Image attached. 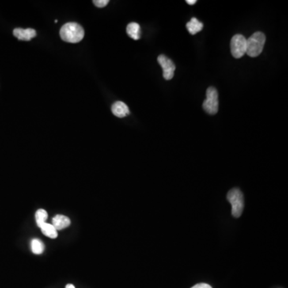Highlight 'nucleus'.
<instances>
[{
  "mask_svg": "<svg viewBox=\"0 0 288 288\" xmlns=\"http://www.w3.org/2000/svg\"><path fill=\"white\" fill-rule=\"evenodd\" d=\"M59 34L63 41L77 43L84 39V30L77 23H67L61 28Z\"/></svg>",
  "mask_w": 288,
  "mask_h": 288,
  "instance_id": "1",
  "label": "nucleus"
},
{
  "mask_svg": "<svg viewBox=\"0 0 288 288\" xmlns=\"http://www.w3.org/2000/svg\"><path fill=\"white\" fill-rule=\"evenodd\" d=\"M266 42V36L263 32H255L247 39L246 54L250 57H257L263 51Z\"/></svg>",
  "mask_w": 288,
  "mask_h": 288,
  "instance_id": "2",
  "label": "nucleus"
},
{
  "mask_svg": "<svg viewBox=\"0 0 288 288\" xmlns=\"http://www.w3.org/2000/svg\"><path fill=\"white\" fill-rule=\"evenodd\" d=\"M227 198L232 206V215L236 218H239L241 216L244 208V199L243 193L240 189L233 188L228 192Z\"/></svg>",
  "mask_w": 288,
  "mask_h": 288,
  "instance_id": "3",
  "label": "nucleus"
},
{
  "mask_svg": "<svg viewBox=\"0 0 288 288\" xmlns=\"http://www.w3.org/2000/svg\"><path fill=\"white\" fill-rule=\"evenodd\" d=\"M206 98L202 103V108L209 115H215L219 110V95L215 88L210 87L206 90Z\"/></svg>",
  "mask_w": 288,
  "mask_h": 288,
  "instance_id": "4",
  "label": "nucleus"
},
{
  "mask_svg": "<svg viewBox=\"0 0 288 288\" xmlns=\"http://www.w3.org/2000/svg\"><path fill=\"white\" fill-rule=\"evenodd\" d=\"M231 51L234 58H240L244 56L247 51V39L244 35H234L231 40Z\"/></svg>",
  "mask_w": 288,
  "mask_h": 288,
  "instance_id": "5",
  "label": "nucleus"
},
{
  "mask_svg": "<svg viewBox=\"0 0 288 288\" xmlns=\"http://www.w3.org/2000/svg\"><path fill=\"white\" fill-rule=\"evenodd\" d=\"M158 62L163 69V76L166 80H171L175 74V65L172 59H170L164 55L158 57Z\"/></svg>",
  "mask_w": 288,
  "mask_h": 288,
  "instance_id": "6",
  "label": "nucleus"
},
{
  "mask_svg": "<svg viewBox=\"0 0 288 288\" xmlns=\"http://www.w3.org/2000/svg\"><path fill=\"white\" fill-rule=\"evenodd\" d=\"M15 36L20 40L23 41H30L36 36V31L32 28L23 29V28H16L13 31Z\"/></svg>",
  "mask_w": 288,
  "mask_h": 288,
  "instance_id": "7",
  "label": "nucleus"
},
{
  "mask_svg": "<svg viewBox=\"0 0 288 288\" xmlns=\"http://www.w3.org/2000/svg\"><path fill=\"white\" fill-rule=\"evenodd\" d=\"M112 113L118 118H124L130 114L128 107L123 102L117 101L111 107Z\"/></svg>",
  "mask_w": 288,
  "mask_h": 288,
  "instance_id": "8",
  "label": "nucleus"
},
{
  "mask_svg": "<svg viewBox=\"0 0 288 288\" xmlns=\"http://www.w3.org/2000/svg\"><path fill=\"white\" fill-rule=\"evenodd\" d=\"M70 219L62 214H57L52 219V225L56 231L62 230L70 226Z\"/></svg>",
  "mask_w": 288,
  "mask_h": 288,
  "instance_id": "9",
  "label": "nucleus"
},
{
  "mask_svg": "<svg viewBox=\"0 0 288 288\" xmlns=\"http://www.w3.org/2000/svg\"><path fill=\"white\" fill-rule=\"evenodd\" d=\"M202 28H203L202 23H201L195 17L192 18L187 24V31H188L189 33L192 35L199 33V31H202Z\"/></svg>",
  "mask_w": 288,
  "mask_h": 288,
  "instance_id": "10",
  "label": "nucleus"
},
{
  "mask_svg": "<svg viewBox=\"0 0 288 288\" xmlns=\"http://www.w3.org/2000/svg\"><path fill=\"white\" fill-rule=\"evenodd\" d=\"M127 33L129 37L138 40L140 39V26L137 23H130L127 27Z\"/></svg>",
  "mask_w": 288,
  "mask_h": 288,
  "instance_id": "11",
  "label": "nucleus"
},
{
  "mask_svg": "<svg viewBox=\"0 0 288 288\" xmlns=\"http://www.w3.org/2000/svg\"><path fill=\"white\" fill-rule=\"evenodd\" d=\"M39 228L41 229L43 235L47 236V237L51 238V239H55L58 236V232H57L56 229L53 227L52 224L45 223Z\"/></svg>",
  "mask_w": 288,
  "mask_h": 288,
  "instance_id": "12",
  "label": "nucleus"
},
{
  "mask_svg": "<svg viewBox=\"0 0 288 288\" xmlns=\"http://www.w3.org/2000/svg\"><path fill=\"white\" fill-rule=\"evenodd\" d=\"M31 251L35 255H40L43 253L44 251L45 247L43 242L38 239H34L31 241Z\"/></svg>",
  "mask_w": 288,
  "mask_h": 288,
  "instance_id": "13",
  "label": "nucleus"
},
{
  "mask_svg": "<svg viewBox=\"0 0 288 288\" xmlns=\"http://www.w3.org/2000/svg\"><path fill=\"white\" fill-rule=\"evenodd\" d=\"M47 217H48V214H47L46 210H43V209H39V210L35 213V220H36V224H37V226L39 228L44 224L47 221Z\"/></svg>",
  "mask_w": 288,
  "mask_h": 288,
  "instance_id": "14",
  "label": "nucleus"
},
{
  "mask_svg": "<svg viewBox=\"0 0 288 288\" xmlns=\"http://www.w3.org/2000/svg\"><path fill=\"white\" fill-rule=\"evenodd\" d=\"M94 4L98 8H104L107 6V4H109L108 0H94Z\"/></svg>",
  "mask_w": 288,
  "mask_h": 288,
  "instance_id": "15",
  "label": "nucleus"
},
{
  "mask_svg": "<svg viewBox=\"0 0 288 288\" xmlns=\"http://www.w3.org/2000/svg\"><path fill=\"white\" fill-rule=\"evenodd\" d=\"M191 288H212L210 285L207 284V283H198V284L195 285V286H193Z\"/></svg>",
  "mask_w": 288,
  "mask_h": 288,
  "instance_id": "16",
  "label": "nucleus"
},
{
  "mask_svg": "<svg viewBox=\"0 0 288 288\" xmlns=\"http://www.w3.org/2000/svg\"><path fill=\"white\" fill-rule=\"evenodd\" d=\"M186 3H187V4H189V5H194V4H196L197 1L196 0H187Z\"/></svg>",
  "mask_w": 288,
  "mask_h": 288,
  "instance_id": "17",
  "label": "nucleus"
},
{
  "mask_svg": "<svg viewBox=\"0 0 288 288\" xmlns=\"http://www.w3.org/2000/svg\"><path fill=\"white\" fill-rule=\"evenodd\" d=\"M66 288H76L75 287L74 285H72V284H67L66 286Z\"/></svg>",
  "mask_w": 288,
  "mask_h": 288,
  "instance_id": "18",
  "label": "nucleus"
}]
</instances>
